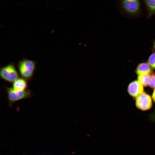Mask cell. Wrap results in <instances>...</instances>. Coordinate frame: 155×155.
<instances>
[{
	"label": "cell",
	"instance_id": "7",
	"mask_svg": "<svg viewBox=\"0 0 155 155\" xmlns=\"http://www.w3.org/2000/svg\"><path fill=\"white\" fill-rule=\"evenodd\" d=\"M28 84L27 80L22 78H18L13 83V88L18 91L27 90Z\"/></svg>",
	"mask_w": 155,
	"mask_h": 155
},
{
	"label": "cell",
	"instance_id": "4",
	"mask_svg": "<svg viewBox=\"0 0 155 155\" xmlns=\"http://www.w3.org/2000/svg\"><path fill=\"white\" fill-rule=\"evenodd\" d=\"M0 77L2 80L9 83H13L19 78L15 66L11 63L1 68Z\"/></svg>",
	"mask_w": 155,
	"mask_h": 155
},
{
	"label": "cell",
	"instance_id": "11",
	"mask_svg": "<svg viewBox=\"0 0 155 155\" xmlns=\"http://www.w3.org/2000/svg\"><path fill=\"white\" fill-rule=\"evenodd\" d=\"M148 63L152 67L155 69V53H153L150 56L148 60Z\"/></svg>",
	"mask_w": 155,
	"mask_h": 155
},
{
	"label": "cell",
	"instance_id": "10",
	"mask_svg": "<svg viewBox=\"0 0 155 155\" xmlns=\"http://www.w3.org/2000/svg\"><path fill=\"white\" fill-rule=\"evenodd\" d=\"M150 78L151 76L150 75H138L137 79L138 81L143 86H146L149 84Z\"/></svg>",
	"mask_w": 155,
	"mask_h": 155
},
{
	"label": "cell",
	"instance_id": "1",
	"mask_svg": "<svg viewBox=\"0 0 155 155\" xmlns=\"http://www.w3.org/2000/svg\"><path fill=\"white\" fill-rule=\"evenodd\" d=\"M117 8L124 16L133 18L142 15L140 0H117Z\"/></svg>",
	"mask_w": 155,
	"mask_h": 155
},
{
	"label": "cell",
	"instance_id": "5",
	"mask_svg": "<svg viewBox=\"0 0 155 155\" xmlns=\"http://www.w3.org/2000/svg\"><path fill=\"white\" fill-rule=\"evenodd\" d=\"M135 104L137 107L141 110H149L152 105L151 98L150 95L143 92L136 97Z\"/></svg>",
	"mask_w": 155,
	"mask_h": 155
},
{
	"label": "cell",
	"instance_id": "9",
	"mask_svg": "<svg viewBox=\"0 0 155 155\" xmlns=\"http://www.w3.org/2000/svg\"><path fill=\"white\" fill-rule=\"evenodd\" d=\"M152 69L149 65L146 63H142L137 66L136 70L138 75H149L152 73Z\"/></svg>",
	"mask_w": 155,
	"mask_h": 155
},
{
	"label": "cell",
	"instance_id": "13",
	"mask_svg": "<svg viewBox=\"0 0 155 155\" xmlns=\"http://www.w3.org/2000/svg\"><path fill=\"white\" fill-rule=\"evenodd\" d=\"M152 98L153 100L155 102V89L154 90L152 94Z\"/></svg>",
	"mask_w": 155,
	"mask_h": 155
},
{
	"label": "cell",
	"instance_id": "12",
	"mask_svg": "<svg viewBox=\"0 0 155 155\" xmlns=\"http://www.w3.org/2000/svg\"><path fill=\"white\" fill-rule=\"evenodd\" d=\"M149 84L151 87L155 88V74H153L151 76Z\"/></svg>",
	"mask_w": 155,
	"mask_h": 155
},
{
	"label": "cell",
	"instance_id": "14",
	"mask_svg": "<svg viewBox=\"0 0 155 155\" xmlns=\"http://www.w3.org/2000/svg\"><path fill=\"white\" fill-rule=\"evenodd\" d=\"M154 47L155 48V43H154Z\"/></svg>",
	"mask_w": 155,
	"mask_h": 155
},
{
	"label": "cell",
	"instance_id": "6",
	"mask_svg": "<svg viewBox=\"0 0 155 155\" xmlns=\"http://www.w3.org/2000/svg\"><path fill=\"white\" fill-rule=\"evenodd\" d=\"M127 91L130 96L136 98L144 92V88L143 85L138 81L135 80L129 84Z\"/></svg>",
	"mask_w": 155,
	"mask_h": 155
},
{
	"label": "cell",
	"instance_id": "2",
	"mask_svg": "<svg viewBox=\"0 0 155 155\" xmlns=\"http://www.w3.org/2000/svg\"><path fill=\"white\" fill-rule=\"evenodd\" d=\"M36 67V63L34 61L26 59H24L19 62L18 68L22 78L27 80L32 78Z\"/></svg>",
	"mask_w": 155,
	"mask_h": 155
},
{
	"label": "cell",
	"instance_id": "8",
	"mask_svg": "<svg viewBox=\"0 0 155 155\" xmlns=\"http://www.w3.org/2000/svg\"><path fill=\"white\" fill-rule=\"evenodd\" d=\"M147 12V18L155 15V0H144Z\"/></svg>",
	"mask_w": 155,
	"mask_h": 155
},
{
	"label": "cell",
	"instance_id": "3",
	"mask_svg": "<svg viewBox=\"0 0 155 155\" xmlns=\"http://www.w3.org/2000/svg\"><path fill=\"white\" fill-rule=\"evenodd\" d=\"M5 90L9 105L10 106L16 102L29 98L32 96L31 91L28 89L24 91H18L14 90L13 87H6Z\"/></svg>",
	"mask_w": 155,
	"mask_h": 155
}]
</instances>
